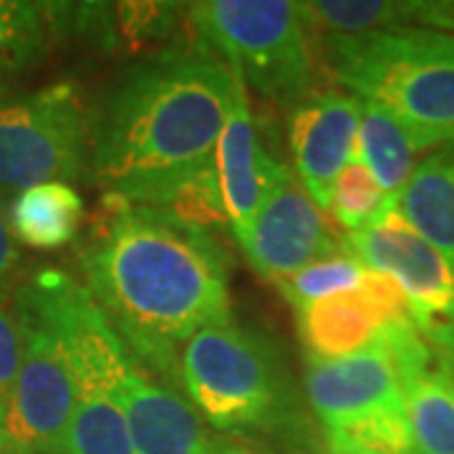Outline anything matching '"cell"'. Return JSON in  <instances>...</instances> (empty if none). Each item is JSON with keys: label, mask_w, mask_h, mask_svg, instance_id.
I'll list each match as a JSON object with an SVG mask.
<instances>
[{"label": "cell", "mask_w": 454, "mask_h": 454, "mask_svg": "<svg viewBox=\"0 0 454 454\" xmlns=\"http://www.w3.org/2000/svg\"><path fill=\"white\" fill-rule=\"evenodd\" d=\"M235 74L202 41L127 66L91 116V172L106 195L157 210L215 167Z\"/></svg>", "instance_id": "2"}, {"label": "cell", "mask_w": 454, "mask_h": 454, "mask_svg": "<svg viewBox=\"0 0 454 454\" xmlns=\"http://www.w3.org/2000/svg\"><path fill=\"white\" fill-rule=\"evenodd\" d=\"M295 313L309 358L318 361L351 356L369 348L387 325L361 291L316 301L309 309Z\"/></svg>", "instance_id": "16"}, {"label": "cell", "mask_w": 454, "mask_h": 454, "mask_svg": "<svg viewBox=\"0 0 454 454\" xmlns=\"http://www.w3.org/2000/svg\"><path fill=\"white\" fill-rule=\"evenodd\" d=\"M310 35H369L394 28L454 31L452 3H391V0H316L301 3Z\"/></svg>", "instance_id": "15"}, {"label": "cell", "mask_w": 454, "mask_h": 454, "mask_svg": "<svg viewBox=\"0 0 454 454\" xmlns=\"http://www.w3.org/2000/svg\"><path fill=\"white\" fill-rule=\"evenodd\" d=\"M391 197L369 225L343 235V250L366 270L391 278L411 306L414 324L422 331L434 318H444L454 303V270L447 258L404 220Z\"/></svg>", "instance_id": "9"}, {"label": "cell", "mask_w": 454, "mask_h": 454, "mask_svg": "<svg viewBox=\"0 0 454 454\" xmlns=\"http://www.w3.org/2000/svg\"><path fill=\"white\" fill-rule=\"evenodd\" d=\"M64 454H137L121 409L97 384L76 379V406Z\"/></svg>", "instance_id": "20"}, {"label": "cell", "mask_w": 454, "mask_h": 454, "mask_svg": "<svg viewBox=\"0 0 454 454\" xmlns=\"http://www.w3.org/2000/svg\"><path fill=\"white\" fill-rule=\"evenodd\" d=\"M98 212L83 288L131 356L177 389L184 343L230 318L225 250L210 232L121 197L104 195Z\"/></svg>", "instance_id": "1"}, {"label": "cell", "mask_w": 454, "mask_h": 454, "mask_svg": "<svg viewBox=\"0 0 454 454\" xmlns=\"http://www.w3.org/2000/svg\"><path fill=\"white\" fill-rule=\"evenodd\" d=\"M195 38L262 98L295 106L316 89L313 35L301 3L205 0L187 5Z\"/></svg>", "instance_id": "7"}, {"label": "cell", "mask_w": 454, "mask_h": 454, "mask_svg": "<svg viewBox=\"0 0 454 454\" xmlns=\"http://www.w3.org/2000/svg\"><path fill=\"white\" fill-rule=\"evenodd\" d=\"M306 394L324 429L356 422L379 411L404 409L399 366L381 340L351 356L331 361L309 358Z\"/></svg>", "instance_id": "11"}, {"label": "cell", "mask_w": 454, "mask_h": 454, "mask_svg": "<svg viewBox=\"0 0 454 454\" xmlns=\"http://www.w3.org/2000/svg\"><path fill=\"white\" fill-rule=\"evenodd\" d=\"M49 33L46 5L0 0V89L43 59Z\"/></svg>", "instance_id": "21"}, {"label": "cell", "mask_w": 454, "mask_h": 454, "mask_svg": "<svg viewBox=\"0 0 454 454\" xmlns=\"http://www.w3.org/2000/svg\"><path fill=\"white\" fill-rule=\"evenodd\" d=\"M217 454H247V452H243V450H223V452H217Z\"/></svg>", "instance_id": "29"}, {"label": "cell", "mask_w": 454, "mask_h": 454, "mask_svg": "<svg viewBox=\"0 0 454 454\" xmlns=\"http://www.w3.org/2000/svg\"><path fill=\"white\" fill-rule=\"evenodd\" d=\"M20 366V336L13 301L0 298V406L8 404V396L16 384Z\"/></svg>", "instance_id": "25"}, {"label": "cell", "mask_w": 454, "mask_h": 454, "mask_svg": "<svg viewBox=\"0 0 454 454\" xmlns=\"http://www.w3.org/2000/svg\"><path fill=\"white\" fill-rule=\"evenodd\" d=\"M384 346L399 366L414 454H454V373L414 324L391 325Z\"/></svg>", "instance_id": "13"}, {"label": "cell", "mask_w": 454, "mask_h": 454, "mask_svg": "<svg viewBox=\"0 0 454 454\" xmlns=\"http://www.w3.org/2000/svg\"><path fill=\"white\" fill-rule=\"evenodd\" d=\"M324 454H351V452H333V450H325Z\"/></svg>", "instance_id": "32"}, {"label": "cell", "mask_w": 454, "mask_h": 454, "mask_svg": "<svg viewBox=\"0 0 454 454\" xmlns=\"http://www.w3.org/2000/svg\"><path fill=\"white\" fill-rule=\"evenodd\" d=\"M325 450L351 454H414L406 409L379 411L324 429Z\"/></svg>", "instance_id": "22"}, {"label": "cell", "mask_w": 454, "mask_h": 454, "mask_svg": "<svg viewBox=\"0 0 454 454\" xmlns=\"http://www.w3.org/2000/svg\"><path fill=\"white\" fill-rule=\"evenodd\" d=\"M321 59L351 97L389 112L417 152L454 142L452 31L414 26L369 35H324Z\"/></svg>", "instance_id": "3"}, {"label": "cell", "mask_w": 454, "mask_h": 454, "mask_svg": "<svg viewBox=\"0 0 454 454\" xmlns=\"http://www.w3.org/2000/svg\"><path fill=\"white\" fill-rule=\"evenodd\" d=\"M91 172V114L74 83H53L0 101V192L51 182H82Z\"/></svg>", "instance_id": "8"}, {"label": "cell", "mask_w": 454, "mask_h": 454, "mask_svg": "<svg viewBox=\"0 0 454 454\" xmlns=\"http://www.w3.org/2000/svg\"><path fill=\"white\" fill-rule=\"evenodd\" d=\"M179 387L197 414L223 432L273 427L288 417L293 396L276 346L232 316L184 343Z\"/></svg>", "instance_id": "6"}, {"label": "cell", "mask_w": 454, "mask_h": 454, "mask_svg": "<svg viewBox=\"0 0 454 454\" xmlns=\"http://www.w3.org/2000/svg\"><path fill=\"white\" fill-rule=\"evenodd\" d=\"M82 217L83 200L79 192L71 184L51 182L16 195L8 223L20 243L35 250H53L74 240Z\"/></svg>", "instance_id": "18"}, {"label": "cell", "mask_w": 454, "mask_h": 454, "mask_svg": "<svg viewBox=\"0 0 454 454\" xmlns=\"http://www.w3.org/2000/svg\"><path fill=\"white\" fill-rule=\"evenodd\" d=\"M356 157L369 167L387 197H399L414 172L417 149L389 112L373 101H361Z\"/></svg>", "instance_id": "19"}, {"label": "cell", "mask_w": 454, "mask_h": 454, "mask_svg": "<svg viewBox=\"0 0 454 454\" xmlns=\"http://www.w3.org/2000/svg\"><path fill=\"white\" fill-rule=\"evenodd\" d=\"M452 13H454V3H452Z\"/></svg>", "instance_id": "33"}, {"label": "cell", "mask_w": 454, "mask_h": 454, "mask_svg": "<svg viewBox=\"0 0 454 454\" xmlns=\"http://www.w3.org/2000/svg\"><path fill=\"white\" fill-rule=\"evenodd\" d=\"M422 333L454 373V318H434L427 328H422Z\"/></svg>", "instance_id": "26"}, {"label": "cell", "mask_w": 454, "mask_h": 454, "mask_svg": "<svg viewBox=\"0 0 454 454\" xmlns=\"http://www.w3.org/2000/svg\"><path fill=\"white\" fill-rule=\"evenodd\" d=\"M74 278L46 268L13 295L20 366L5 404V437L23 454H64L76 406L66 336V291Z\"/></svg>", "instance_id": "5"}, {"label": "cell", "mask_w": 454, "mask_h": 454, "mask_svg": "<svg viewBox=\"0 0 454 454\" xmlns=\"http://www.w3.org/2000/svg\"><path fill=\"white\" fill-rule=\"evenodd\" d=\"M396 207L454 270V142L434 149L414 167Z\"/></svg>", "instance_id": "17"}, {"label": "cell", "mask_w": 454, "mask_h": 454, "mask_svg": "<svg viewBox=\"0 0 454 454\" xmlns=\"http://www.w3.org/2000/svg\"><path fill=\"white\" fill-rule=\"evenodd\" d=\"M250 265L273 283L303 270L310 262L346 253L343 238L288 164L276 160L258 217L243 243Z\"/></svg>", "instance_id": "10"}, {"label": "cell", "mask_w": 454, "mask_h": 454, "mask_svg": "<svg viewBox=\"0 0 454 454\" xmlns=\"http://www.w3.org/2000/svg\"><path fill=\"white\" fill-rule=\"evenodd\" d=\"M364 276H366V268L348 253H340L333 258L310 262L293 276L280 278L276 280V288L293 309L303 310L316 301L358 291Z\"/></svg>", "instance_id": "23"}, {"label": "cell", "mask_w": 454, "mask_h": 454, "mask_svg": "<svg viewBox=\"0 0 454 454\" xmlns=\"http://www.w3.org/2000/svg\"><path fill=\"white\" fill-rule=\"evenodd\" d=\"M18 262V250L13 245V232H11V223L5 217V207L0 200V288L5 286L8 276L13 273Z\"/></svg>", "instance_id": "27"}, {"label": "cell", "mask_w": 454, "mask_h": 454, "mask_svg": "<svg viewBox=\"0 0 454 454\" xmlns=\"http://www.w3.org/2000/svg\"><path fill=\"white\" fill-rule=\"evenodd\" d=\"M5 444H8V437H5V406H0V454L5 452Z\"/></svg>", "instance_id": "28"}, {"label": "cell", "mask_w": 454, "mask_h": 454, "mask_svg": "<svg viewBox=\"0 0 454 454\" xmlns=\"http://www.w3.org/2000/svg\"><path fill=\"white\" fill-rule=\"evenodd\" d=\"M444 318H454V303H452V309H450V313H447Z\"/></svg>", "instance_id": "31"}, {"label": "cell", "mask_w": 454, "mask_h": 454, "mask_svg": "<svg viewBox=\"0 0 454 454\" xmlns=\"http://www.w3.org/2000/svg\"><path fill=\"white\" fill-rule=\"evenodd\" d=\"M66 336L74 379L106 391L121 409L137 454H217L202 417L169 384L149 379L106 313L79 280L66 291Z\"/></svg>", "instance_id": "4"}, {"label": "cell", "mask_w": 454, "mask_h": 454, "mask_svg": "<svg viewBox=\"0 0 454 454\" xmlns=\"http://www.w3.org/2000/svg\"><path fill=\"white\" fill-rule=\"evenodd\" d=\"M389 200L391 197L384 195L369 167L354 154V160L343 167L339 179L333 182L328 215L346 232H356L364 225H369Z\"/></svg>", "instance_id": "24"}, {"label": "cell", "mask_w": 454, "mask_h": 454, "mask_svg": "<svg viewBox=\"0 0 454 454\" xmlns=\"http://www.w3.org/2000/svg\"><path fill=\"white\" fill-rule=\"evenodd\" d=\"M3 454H23V452H18V450H13L11 444H5V452H3Z\"/></svg>", "instance_id": "30"}, {"label": "cell", "mask_w": 454, "mask_h": 454, "mask_svg": "<svg viewBox=\"0 0 454 454\" xmlns=\"http://www.w3.org/2000/svg\"><path fill=\"white\" fill-rule=\"evenodd\" d=\"M361 98L339 89L313 91L293 106L291 149L295 177L310 200L328 212L331 190L356 154Z\"/></svg>", "instance_id": "12"}, {"label": "cell", "mask_w": 454, "mask_h": 454, "mask_svg": "<svg viewBox=\"0 0 454 454\" xmlns=\"http://www.w3.org/2000/svg\"><path fill=\"white\" fill-rule=\"evenodd\" d=\"M273 164H276V157H270L268 149L260 145L258 127H255L250 101L245 94V83L235 74L232 104L227 112L225 127L217 139L215 167H217L230 230L240 245L247 240L253 223L258 217Z\"/></svg>", "instance_id": "14"}]
</instances>
